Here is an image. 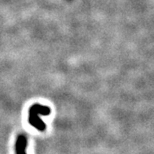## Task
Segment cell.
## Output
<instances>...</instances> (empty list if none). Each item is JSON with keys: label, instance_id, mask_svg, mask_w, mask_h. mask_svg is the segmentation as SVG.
I'll use <instances>...</instances> for the list:
<instances>
[{"label": "cell", "instance_id": "obj_1", "mask_svg": "<svg viewBox=\"0 0 154 154\" xmlns=\"http://www.w3.org/2000/svg\"><path fill=\"white\" fill-rule=\"evenodd\" d=\"M51 114V109L48 106L35 104L29 109L28 122L32 126L38 131H44L46 128V125L41 120L39 116H49Z\"/></svg>", "mask_w": 154, "mask_h": 154}, {"label": "cell", "instance_id": "obj_2", "mask_svg": "<svg viewBox=\"0 0 154 154\" xmlns=\"http://www.w3.org/2000/svg\"><path fill=\"white\" fill-rule=\"evenodd\" d=\"M28 140L25 135L20 134L16 142V153L17 154H27L26 148H27Z\"/></svg>", "mask_w": 154, "mask_h": 154}]
</instances>
